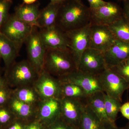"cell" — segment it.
I'll list each match as a JSON object with an SVG mask.
<instances>
[{
    "instance_id": "obj_1",
    "label": "cell",
    "mask_w": 129,
    "mask_h": 129,
    "mask_svg": "<svg viewBox=\"0 0 129 129\" xmlns=\"http://www.w3.org/2000/svg\"><path fill=\"white\" fill-rule=\"evenodd\" d=\"M90 23L89 8L81 1L68 0L61 4L56 25L64 32L79 29Z\"/></svg>"
},
{
    "instance_id": "obj_2",
    "label": "cell",
    "mask_w": 129,
    "mask_h": 129,
    "mask_svg": "<svg viewBox=\"0 0 129 129\" xmlns=\"http://www.w3.org/2000/svg\"><path fill=\"white\" fill-rule=\"evenodd\" d=\"M78 69L69 50L46 49L44 70L57 78L67 76Z\"/></svg>"
},
{
    "instance_id": "obj_3",
    "label": "cell",
    "mask_w": 129,
    "mask_h": 129,
    "mask_svg": "<svg viewBox=\"0 0 129 129\" xmlns=\"http://www.w3.org/2000/svg\"><path fill=\"white\" fill-rule=\"evenodd\" d=\"M39 73L28 60L15 62L5 71L6 82L12 89L32 86Z\"/></svg>"
},
{
    "instance_id": "obj_4",
    "label": "cell",
    "mask_w": 129,
    "mask_h": 129,
    "mask_svg": "<svg viewBox=\"0 0 129 129\" xmlns=\"http://www.w3.org/2000/svg\"><path fill=\"white\" fill-rule=\"evenodd\" d=\"M34 27L21 21L13 13L9 14L0 32L13 42L20 51Z\"/></svg>"
},
{
    "instance_id": "obj_5",
    "label": "cell",
    "mask_w": 129,
    "mask_h": 129,
    "mask_svg": "<svg viewBox=\"0 0 129 129\" xmlns=\"http://www.w3.org/2000/svg\"><path fill=\"white\" fill-rule=\"evenodd\" d=\"M103 92L122 102V96L129 89V83L111 69L107 68L98 76Z\"/></svg>"
},
{
    "instance_id": "obj_6",
    "label": "cell",
    "mask_w": 129,
    "mask_h": 129,
    "mask_svg": "<svg viewBox=\"0 0 129 129\" xmlns=\"http://www.w3.org/2000/svg\"><path fill=\"white\" fill-rule=\"evenodd\" d=\"M90 23L83 28L66 32L69 41V48L78 67L81 57L90 48L91 27Z\"/></svg>"
},
{
    "instance_id": "obj_7",
    "label": "cell",
    "mask_w": 129,
    "mask_h": 129,
    "mask_svg": "<svg viewBox=\"0 0 129 129\" xmlns=\"http://www.w3.org/2000/svg\"><path fill=\"white\" fill-rule=\"evenodd\" d=\"M38 28L35 27L26 41L28 60L39 75L44 70V59L46 52Z\"/></svg>"
},
{
    "instance_id": "obj_8",
    "label": "cell",
    "mask_w": 129,
    "mask_h": 129,
    "mask_svg": "<svg viewBox=\"0 0 129 129\" xmlns=\"http://www.w3.org/2000/svg\"><path fill=\"white\" fill-rule=\"evenodd\" d=\"M61 83L57 78L43 70L33 86L41 101L50 98L60 99Z\"/></svg>"
},
{
    "instance_id": "obj_9",
    "label": "cell",
    "mask_w": 129,
    "mask_h": 129,
    "mask_svg": "<svg viewBox=\"0 0 129 129\" xmlns=\"http://www.w3.org/2000/svg\"><path fill=\"white\" fill-rule=\"evenodd\" d=\"M107 68L104 52L89 48L81 57L78 70L83 73L98 76Z\"/></svg>"
},
{
    "instance_id": "obj_10",
    "label": "cell",
    "mask_w": 129,
    "mask_h": 129,
    "mask_svg": "<svg viewBox=\"0 0 129 129\" xmlns=\"http://www.w3.org/2000/svg\"><path fill=\"white\" fill-rule=\"evenodd\" d=\"M86 99L65 97L60 99L61 117L74 128L80 126L81 115L84 107L86 104Z\"/></svg>"
},
{
    "instance_id": "obj_11",
    "label": "cell",
    "mask_w": 129,
    "mask_h": 129,
    "mask_svg": "<svg viewBox=\"0 0 129 129\" xmlns=\"http://www.w3.org/2000/svg\"><path fill=\"white\" fill-rule=\"evenodd\" d=\"M90 9L92 24L109 26L123 16L122 8L113 2H107L100 7Z\"/></svg>"
},
{
    "instance_id": "obj_12",
    "label": "cell",
    "mask_w": 129,
    "mask_h": 129,
    "mask_svg": "<svg viewBox=\"0 0 129 129\" xmlns=\"http://www.w3.org/2000/svg\"><path fill=\"white\" fill-rule=\"evenodd\" d=\"M58 79L61 82L72 83L80 86L89 95L98 91H103L98 76L83 73L79 70Z\"/></svg>"
},
{
    "instance_id": "obj_13",
    "label": "cell",
    "mask_w": 129,
    "mask_h": 129,
    "mask_svg": "<svg viewBox=\"0 0 129 129\" xmlns=\"http://www.w3.org/2000/svg\"><path fill=\"white\" fill-rule=\"evenodd\" d=\"M40 29V36L46 49L69 50L66 32L57 25Z\"/></svg>"
},
{
    "instance_id": "obj_14",
    "label": "cell",
    "mask_w": 129,
    "mask_h": 129,
    "mask_svg": "<svg viewBox=\"0 0 129 129\" xmlns=\"http://www.w3.org/2000/svg\"><path fill=\"white\" fill-rule=\"evenodd\" d=\"M115 40L108 26L91 24L90 48L105 52L112 45Z\"/></svg>"
},
{
    "instance_id": "obj_15",
    "label": "cell",
    "mask_w": 129,
    "mask_h": 129,
    "mask_svg": "<svg viewBox=\"0 0 129 129\" xmlns=\"http://www.w3.org/2000/svg\"><path fill=\"white\" fill-rule=\"evenodd\" d=\"M61 117L60 99L52 98L42 100L38 105L36 119L46 127Z\"/></svg>"
},
{
    "instance_id": "obj_16",
    "label": "cell",
    "mask_w": 129,
    "mask_h": 129,
    "mask_svg": "<svg viewBox=\"0 0 129 129\" xmlns=\"http://www.w3.org/2000/svg\"><path fill=\"white\" fill-rule=\"evenodd\" d=\"M108 68H112L129 58V43L115 40L110 48L104 52Z\"/></svg>"
},
{
    "instance_id": "obj_17",
    "label": "cell",
    "mask_w": 129,
    "mask_h": 129,
    "mask_svg": "<svg viewBox=\"0 0 129 129\" xmlns=\"http://www.w3.org/2000/svg\"><path fill=\"white\" fill-rule=\"evenodd\" d=\"M16 118L29 123L36 119L38 106L28 104L12 95L7 104Z\"/></svg>"
},
{
    "instance_id": "obj_18",
    "label": "cell",
    "mask_w": 129,
    "mask_h": 129,
    "mask_svg": "<svg viewBox=\"0 0 129 129\" xmlns=\"http://www.w3.org/2000/svg\"><path fill=\"white\" fill-rule=\"evenodd\" d=\"M40 5L38 2L30 5L22 3L15 7L14 14L25 23L38 28L37 20L40 11Z\"/></svg>"
},
{
    "instance_id": "obj_19",
    "label": "cell",
    "mask_w": 129,
    "mask_h": 129,
    "mask_svg": "<svg viewBox=\"0 0 129 129\" xmlns=\"http://www.w3.org/2000/svg\"><path fill=\"white\" fill-rule=\"evenodd\" d=\"M19 51L13 42L0 32V58L4 62L6 70L15 62Z\"/></svg>"
},
{
    "instance_id": "obj_20",
    "label": "cell",
    "mask_w": 129,
    "mask_h": 129,
    "mask_svg": "<svg viewBox=\"0 0 129 129\" xmlns=\"http://www.w3.org/2000/svg\"><path fill=\"white\" fill-rule=\"evenodd\" d=\"M61 4L50 2L45 7L40 10L37 20L38 28L50 27L56 25Z\"/></svg>"
},
{
    "instance_id": "obj_21",
    "label": "cell",
    "mask_w": 129,
    "mask_h": 129,
    "mask_svg": "<svg viewBox=\"0 0 129 129\" xmlns=\"http://www.w3.org/2000/svg\"><path fill=\"white\" fill-rule=\"evenodd\" d=\"M86 103L102 122L112 123L109 119L106 113L104 92L98 91L89 95L86 99Z\"/></svg>"
},
{
    "instance_id": "obj_22",
    "label": "cell",
    "mask_w": 129,
    "mask_h": 129,
    "mask_svg": "<svg viewBox=\"0 0 129 129\" xmlns=\"http://www.w3.org/2000/svg\"><path fill=\"white\" fill-rule=\"evenodd\" d=\"M12 94L21 101L33 106H38L41 101L33 85L12 89Z\"/></svg>"
},
{
    "instance_id": "obj_23",
    "label": "cell",
    "mask_w": 129,
    "mask_h": 129,
    "mask_svg": "<svg viewBox=\"0 0 129 129\" xmlns=\"http://www.w3.org/2000/svg\"><path fill=\"white\" fill-rule=\"evenodd\" d=\"M88 104H85L83 109L80 124L82 129H102L104 124Z\"/></svg>"
},
{
    "instance_id": "obj_24",
    "label": "cell",
    "mask_w": 129,
    "mask_h": 129,
    "mask_svg": "<svg viewBox=\"0 0 129 129\" xmlns=\"http://www.w3.org/2000/svg\"><path fill=\"white\" fill-rule=\"evenodd\" d=\"M108 26L116 39L129 43V21L123 16Z\"/></svg>"
},
{
    "instance_id": "obj_25",
    "label": "cell",
    "mask_w": 129,
    "mask_h": 129,
    "mask_svg": "<svg viewBox=\"0 0 129 129\" xmlns=\"http://www.w3.org/2000/svg\"><path fill=\"white\" fill-rule=\"evenodd\" d=\"M61 83V98L65 97L85 100L89 96L86 91L79 86L72 83Z\"/></svg>"
},
{
    "instance_id": "obj_26",
    "label": "cell",
    "mask_w": 129,
    "mask_h": 129,
    "mask_svg": "<svg viewBox=\"0 0 129 129\" xmlns=\"http://www.w3.org/2000/svg\"><path fill=\"white\" fill-rule=\"evenodd\" d=\"M104 103L106 113L110 122L113 124H115L118 114L120 112L122 103L109 96L104 93Z\"/></svg>"
},
{
    "instance_id": "obj_27",
    "label": "cell",
    "mask_w": 129,
    "mask_h": 129,
    "mask_svg": "<svg viewBox=\"0 0 129 129\" xmlns=\"http://www.w3.org/2000/svg\"><path fill=\"white\" fill-rule=\"evenodd\" d=\"M16 119L7 105L0 106V127L5 129Z\"/></svg>"
},
{
    "instance_id": "obj_28",
    "label": "cell",
    "mask_w": 129,
    "mask_h": 129,
    "mask_svg": "<svg viewBox=\"0 0 129 129\" xmlns=\"http://www.w3.org/2000/svg\"><path fill=\"white\" fill-rule=\"evenodd\" d=\"M110 69L119 75L129 83V58Z\"/></svg>"
},
{
    "instance_id": "obj_29",
    "label": "cell",
    "mask_w": 129,
    "mask_h": 129,
    "mask_svg": "<svg viewBox=\"0 0 129 129\" xmlns=\"http://www.w3.org/2000/svg\"><path fill=\"white\" fill-rule=\"evenodd\" d=\"M12 3V0H0V30L10 14L9 11Z\"/></svg>"
},
{
    "instance_id": "obj_30",
    "label": "cell",
    "mask_w": 129,
    "mask_h": 129,
    "mask_svg": "<svg viewBox=\"0 0 129 129\" xmlns=\"http://www.w3.org/2000/svg\"><path fill=\"white\" fill-rule=\"evenodd\" d=\"M12 95V89L7 84L0 87V106L7 105Z\"/></svg>"
},
{
    "instance_id": "obj_31",
    "label": "cell",
    "mask_w": 129,
    "mask_h": 129,
    "mask_svg": "<svg viewBox=\"0 0 129 129\" xmlns=\"http://www.w3.org/2000/svg\"><path fill=\"white\" fill-rule=\"evenodd\" d=\"M46 129H74V128L61 117L55 122L47 126Z\"/></svg>"
},
{
    "instance_id": "obj_32",
    "label": "cell",
    "mask_w": 129,
    "mask_h": 129,
    "mask_svg": "<svg viewBox=\"0 0 129 129\" xmlns=\"http://www.w3.org/2000/svg\"><path fill=\"white\" fill-rule=\"evenodd\" d=\"M27 122L16 118L5 129H24Z\"/></svg>"
},
{
    "instance_id": "obj_33",
    "label": "cell",
    "mask_w": 129,
    "mask_h": 129,
    "mask_svg": "<svg viewBox=\"0 0 129 129\" xmlns=\"http://www.w3.org/2000/svg\"><path fill=\"white\" fill-rule=\"evenodd\" d=\"M46 127L37 119L29 122L24 129H46Z\"/></svg>"
},
{
    "instance_id": "obj_34",
    "label": "cell",
    "mask_w": 129,
    "mask_h": 129,
    "mask_svg": "<svg viewBox=\"0 0 129 129\" xmlns=\"http://www.w3.org/2000/svg\"><path fill=\"white\" fill-rule=\"evenodd\" d=\"M89 5L90 9H93L100 7L107 3V2L103 0H87Z\"/></svg>"
},
{
    "instance_id": "obj_35",
    "label": "cell",
    "mask_w": 129,
    "mask_h": 129,
    "mask_svg": "<svg viewBox=\"0 0 129 129\" xmlns=\"http://www.w3.org/2000/svg\"><path fill=\"white\" fill-rule=\"evenodd\" d=\"M120 112L124 117L129 120V102L122 104L120 108Z\"/></svg>"
},
{
    "instance_id": "obj_36",
    "label": "cell",
    "mask_w": 129,
    "mask_h": 129,
    "mask_svg": "<svg viewBox=\"0 0 129 129\" xmlns=\"http://www.w3.org/2000/svg\"><path fill=\"white\" fill-rule=\"evenodd\" d=\"M123 16L129 21V0L124 1Z\"/></svg>"
},
{
    "instance_id": "obj_37",
    "label": "cell",
    "mask_w": 129,
    "mask_h": 129,
    "mask_svg": "<svg viewBox=\"0 0 129 129\" xmlns=\"http://www.w3.org/2000/svg\"><path fill=\"white\" fill-rule=\"evenodd\" d=\"M102 129H122L118 128L116 124L111 123H106Z\"/></svg>"
},
{
    "instance_id": "obj_38",
    "label": "cell",
    "mask_w": 129,
    "mask_h": 129,
    "mask_svg": "<svg viewBox=\"0 0 129 129\" xmlns=\"http://www.w3.org/2000/svg\"><path fill=\"white\" fill-rule=\"evenodd\" d=\"M23 3L27 5L34 4L37 2V0H23Z\"/></svg>"
},
{
    "instance_id": "obj_39",
    "label": "cell",
    "mask_w": 129,
    "mask_h": 129,
    "mask_svg": "<svg viewBox=\"0 0 129 129\" xmlns=\"http://www.w3.org/2000/svg\"><path fill=\"white\" fill-rule=\"evenodd\" d=\"M7 84L5 78H3L0 75V87Z\"/></svg>"
},
{
    "instance_id": "obj_40",
    "label": "cell",
    "mask_w": 129,
    "mask_h": 129,
    "mask_svg": "<svg viewBox=\"0 0 129 129\" xmlns=\"http://www.w3.org/2000/svg\"><path fill=\"white\" fill-rule=\"evenodd\" d=\"M68 0H50V2L53 3H58V4H61L63 2ZM76 1H81V0H76Z\"/></svg>"
},
{
    "instance_id": "obj_41",
    "label": "cell",
    "mask_w": 129,
    "mask_h": 129,
    "mask_svg": "<svg viewBox=\"0 0 129 129\" xmlns=\"http://www.w3.org/2000/svg\"><path fill=\"white\" fill-rule=\"evenodd\" d=\"M122 129H129V122L124 127L122 128Z\"/></svg>"
},
{
    "instance_id": "obj_42",
    "label": "cell",
    "mask_w": 129,
    "mask_h": 129,
    "mask_svg": "<svg viewBox=\"0 0 129 129\" xmlns=\"http://www.w3.org/2000/svg\"><path fill=\"white\" fill-rule=\"evenodd\" d=\"M74 129H82L81 128L80 126L79 127H77V128H74Z\"/></svg>"
},
{
    "instance_id": "obj_43",
    "label": "cell",
    "mask_w": 129,
    "mask_h": 129,
    "mask_svg": "<svg viewBox=\"0 0 129 129\" xmlns=\"http://www.w3.org/2000/svg\"><path fill=\"white\" fill-rule=\"evenodd\" d=\"M120 1H125V0H120Z\"/></svg>"
},
{
    "instance_id": "obj_44",
    "label": "cell",
    "mask_w": 129,
    "mask_h": 129,
    "mask_svg": "<svg viewBox=\"0 0 129 129\" xmlns=\"http://www.w3.org/2000/svg\"><path fill=\"white\" fill-rule=\"evenodd\" d=\"M0 129H2V128H1V127H0Z\"/></svg>"
},
{
    "instance_id": "obj_45",
    "label": "cell",
    "mask_w": 129,
    "mask_h": 129,
    "mask_svg": "<svg viewBox=\"0 0 129 129\" xmlns=\"http://www.w3.org/2000/svg\"><path fill=\"white\" fill-rule=\"evenodd\" d=\"M1 60V58H0V60Z\"/></svg>"
}]
</instances>
